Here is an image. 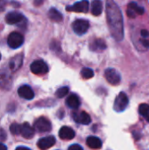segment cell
I'll return each instance as SVG.
<instances>
[{"label":"cell","mask_w":149,"mask_h":150,"mask_svg":"<svg viewBox=\"0 0 149 150\" xmlns=\"http://www.w3.org/2000/svg\"><path fill=\"white\" fill-rule=\"evenodd\" d=\"M0 150H7V148H6V146H5V145H4V144L0 143Z\"/></svg>","instance_id":"31"},{"label":"cell","mask_w":149,"mask_h":150,"mask_svg":"<svg viewBox=\"0 0 149 150\" xmlns=\"http://www.w3.org/2000/svg\"><path fill=\"white\" fill-rule=\"evenodd\" d=\"M105 76L108 83L112 85H117L121 81L120 74L114 69H107L105 72Z\"/></svg>","instance_id":"7"},{"label":"cell","mask_w":149,"mask_h":150,"mask_svg":"<svg viewBox=\"0 0 149 150\" xmlns=\"http://www.w3.org/2000/svg\"><path fill=\"white\" fill-rule=\"evenodd\" d=\"M72 27H73L74 32L76 34L83 35L88 31V29L90 27V23L86 19H76L73 23Z\"/></svg>","instance_id":"6"},{"label":"cell","mask_w":149,"mask_h":150,"mask_svg":"<svg viewBox=\"0 0 149 150\" xmlns=\"http://www.w3.org/2000/svg\"><path fill=\"white\" fill-rule=\"evenodd\" d=\"M33 129H35V130H37L38 132H40V133L49 132L52 129L51 122L45 117L39 118L34 122V128Z\"/></svg>","instance_id":"5"},{"label":"cell","mask_w":149,"mask_h":150,"mask_svg":"<svg viewBox=\"0 0 149 150\" xmlns=\"http://www.w3.org/2000/svg\"><path fill=\"white\" fill-rule=\"evenodd\" d=\"M68 150H83V149L80 145H78V144H73V145H71L68 148Z\"/></svg>","instance_id":"26"},{"label":"cell","mask_w":149,"mask_h":150,"mask_svg":"<svg viewBox=\"0 0 149 150\" xmlns=\"http://www.w3.org/2000/svg\"><path fill=\"white\" fill-rule=\"evenodd\" d=\"M105 48H106V44L101 39H97L94 41H92L90 44V49L92 51L98 52V51H103Z\"/></svg>","instance_id":"18"},{"label":"cell","mask_w":149,"mask_h":150,"mask_svg":"<svg viewBox=\"0 0 149 150\" xmlns=\"http://www.w3.org/2000/svg\"><path fill=\"white\" fill-rule=\"evenodd\" d=\"M20 134L25 139H32L34 136V129L29 123L25 122L20 125Z\"/></svg>","instance_id":"14"},{"label":"cell","mask_w":149,"mask_h":150,"mask_svg":"<svg viewBox=\"0 0 149 150\" xmlns=\"http://www.w3.org/2000/svg\"><path fill=\"white\" fill-rule=\"evenodd\" d=\"M22 62H23V57L19 54L16 55L10 62V69L13 71H16L22 65Z\"/></svg>","instance_id":"19"},{"label":"cell","mask_w":149,"mask_h":150,"mask_svg":"<svg viewBox=\"0 0 149 150\" xmlns=\"http://www.w3.org/2000/svg\"><path fill=\"white\" fill-rule=\"evenodd\" d=\"M140 114L144 117L147 121L149 122V105L148 104H141L139 107Z\"/></svg>","instance_id":"22"},{"label":"cell","mask_w":149,"mask_h":150,"mask_svg":"<svg viewBox=\"0 0 149 150\" xmlns=\"http://www.w3.org/2000/svg\"><path fill=\"white\" fill-rule=\"evenodd\" d=\"M68 91H69L68 87H61V88L57 90V91L55 92V95H56L57 98H61L65 97L68 93Z\"/></svg>","instance_id":"24"},{"label":"cell","mask_w":149,"mask_h":150,"mask_svg":"<svg viewBox=\"0 0 149 150\" xmlns=\"http://www.w3.org/2000/svg\"><path fill=\"white\" fill-rule=\"evenodd\" d=\"M0 60H1V54H0Z\"/></svg>","instance_id":"32"},{"label":"cell","mask_w":149,"mask_h":150,"mask_svg":"<svg viewBox=\"0 0 149 150\" xmlns=\"http://www.w3.org/2000/svg\"><path fill=\"white\" fill-rule=\"evenodd\" d=\"M6 139V134L4 129H0V141H4Z\"/></svg>","instance_id":"27"},{"label":"cell","mask_w":149,"mask_h":150,"mask_svg":"<svg viewBox=\"0 0 149 150\" xmlns=\"http://www.w3.org/2000/svg\"><path fill=\"white\" fill-rule=\"evenodd\" d=\"M81 76L83 79H90L94 76V71L90 68H83L81 71Z\"/></svg>","instance_id":"23"},{"label":"cell","mask_w":149,"mask_h":150,"mask_svg":"<svg viewBox=\"0 0 149 150\" xmlns=\"http://www.w3.org/2000/svg\"><path fill=\"white\" fill-rule=\"evenodd\" d=\"M10 131L13 135L20 134V125L18 123H12L10 127Z\"/></svg>","instance_id":"25"},{"label":"cell","mask_w":149,"mask_h":150,"mask_svg":"<svg viewBox=\"0 0 149 150\" xmlns=\"http://www.w3.org/2000/svg\"><path fill=\"white\" fill-rule=\"evenodd\" d=\"M75 135V131L68 127H62L59 131V137L61 140H72Z\"/></svg>","instance_id":"15"},{"label":"cell","mask_w":149,"mask_h":150,"mask_svg":"<svg viewBox=\"0 0 149 150\" xmlns=\"http://www.w3.org/2000/svg\"><path fill=\"white\" fill-rule=\"evenodd\" d=\"M31 71L35 75H44L48 72V66L42 60L34 61L31 64Z\"/></svg>","instance_id":"4"},{"label":"cell","mask_w":149,"mask_h":150,"mask_svg":"<svg viewBox=\"0 0 149 150\" xmlns=\"http://www.w3.org/2000/svg\"><path fill=\"white\" fill-rule=\"evenodd\" d=\"M56 142V140L54 136H47L44 138H41L39 140L37 145L38 148L40 150H47L50 149L51 147H53Z\"/></svg>","instance_id":"11"},{"label":"cell","mask_w":149,"mask_h":150,"mask_svg":"<svg viewBox=\"0 0 149 150\" xmlns=\"http://www.w3.org/2000/svg\"><path fill=\"white\" fill-rule=\"evenodd\" d=\"M127 16L129 18H135L137 15H142L144 13V8L141 6H139L136 3L132 2L128 4L127 10H126Z\"/></svg>","instance_id":"9"},{"label":"cell","mask_w":149,"mask_h":150,"mask_svg":"<svg viewBox=\"0 0 149 150\" xmlns=\"http://www.w3.org/2000/svg\"><path fill=\"white\" fill-rule=\"evenodd\" d=\"M86 143L89 148L93 149H99L102 147V142L99 138L96 136H90L87 138Z\"/></svg>","instance_id":"17"},{"label":"cell","mask_w":149,"mask_h":150,"mask_svg":"<svg viewBox=\"0 0 149 150\" xmlns=\"http://www.w3.org/2000/svg\"><path fill=\"white\" fill-rule=\"evenodd\" d=\"M141 36L142 37H144V38H147V37H148L149 36V33L148 30H141Z\"/></svg>","instance_id":"28"},{"label":"cell","mask_w":149,"mask_h":150,"mask_svg":"<svg viewBox=\"0 0 149 150\" xmlns=\"http://www.w3.org/2000/svg\"><path fill=\"white\" fill-rule=\"evenodd\" d=\"M129 104V99L127 95L125 92H120L115 98L114 105H113V109L117 112H121L125 111Z\"/></svg>","instance_id":"2"},{"label":"cell","mask_w":149,"mask_h":150,"mask_svg":"<svg viewBox=\"0 0 149 150\" xmlns=\"http://www.w3.org/2000/svg\"><path fill=\"white\" fill-rule=\"evenodd\" d=\"M16 150H31L29 148H26V147H18Z\"/></svg>","instance_id":"30"},{"label":"cell","mask_w":149,"mask_h":150,"mask_svg":"<svg viewBox=\"0 0 149 150\" xmlns=\"http://www.w3.org/2000/svg\"><path fill=\"white\" fill-rule=\"evenodd\" d=\"M66 104H67V105L69 108L76 110V109H78L79 108V106L81 105V101H80V98H78V96L76 94H71L67 98Z\"/></svg>","instance_id":"16"},{"label":"cell","mask_w":149,"mask_h":150,"mask_svg":"<svg viewBox=\"0 0 149 150\" xmlns=\"http://www.w3.org/2000/svg\"><path fill=\"white\" fill-rule=\"evenodd\" d=\"M103 11V4L99 0H95L92 2L91 12L94 16H99Z\"/></svg>","instance_id":"21"},{"label":"cell","mask_w":149,"mask_h":150,"mask_svg":"<svg viewBox=\"0 0 149 150\" xmlns=\"http://www.w3.org/2000/svg\"><path fill=\"white\" fill-rule=\"evenodd\" d=\"M106 17L110 32L112 37L120 41L124 38V24L122 12L118 4L113 1L106 3Z\"/></svg>","instance_id":"1"},{"label":"cell","mask_w":149,"mask_h":150,"mask_svg":"<svg viewBox=\"0 0 149 150\" xmlns=\"http://www.w3.org/2000/svg\"><path fill=\"white\" fill-rule=\"evenodd\" d=\"M25 18L24 16L17 11H11L5 16V21L9 25H15V24H19L24 20Z\"/></svg>","instance_id":"12"},{"label":"cell","mask_w":149,"mask_h":150,"mask_svg":"<svg viewBox=\"0 0 149 150\" xmlns=\"http://www.w3.org/2000/svg\"><path fill=\"white\" fill-rule=\"evenodd\" d=\"M72 117L76 123H79L82 125H89L91 121L90 116L85 112H74L72 114Z\"/></svg>","instance_id":"10"},{"label":"cell","mask_w":149,"mask_h":150,"mask_svg":"<svg viewBox=\"0 0 149 150\" xmlns=\"http://www.w3.org/2000/svg\"><path fill=\"white\" fill-rule=\"evenodd\" d=\"M68 11L76 12H87L89 11V2L86 0L75 3L72 6H68L66 9Z\"/></svg>","instance_id":"8"},{"label":"cell","mask_w":149,"mask_h":150,"mask_svg":"<svg viewBox=\"0 0 149 150\" xmlns=\"http://www.w3.org/2000/svg\"><path fill=\"white\" fill-rule=\"evenodd\" d=\"M48 17L50 19H52L54 22H61L63 18L62 14L56 9L51 8L48 11Z\"/></svg>","instance_id":"20"},{"label":"cell","mask_w":149,"mask_h":150,"mask_svg":"<svg viewBox=\"0 0 149 150\" xmlns=\"http://www.w3.org/2000/svg\"><path fill=\"white\" fill-rule=\"evenodd\" d=\"M141 42H142V44H143V46L145 47H149V41L148 40H141Z\"/></svg>","instance_id":"29"},{"label":"cell","mask_w":149,"mask_h":150,"mask_svg":"<svg viewBox=\"0 0 149 150\" xmlns=\"http://www.w3.org/2000/svg\"><path fill=\"white\" fill-rule=\"evenodd\" d=\"M7 43L11 48H18L24 43V36L19 33L13 32L8 36Z\"/></svg>","instance_id":"3"},{"label":"cell","mask_w":149,"mask_h":150,"mask_svg":"<svg viewBox=\"0 0 149 150\" xmlns=\"http://www.w3.org/2000/svg\"><path fill=\"white\" fill-rule=\"evenodd\" d=\"M18 93L20 98L26 100H31L34 98V92L28 85H22L21 87H19V89L18 90Z\"/></svg>","instance_id":"13"}]
</instances>
